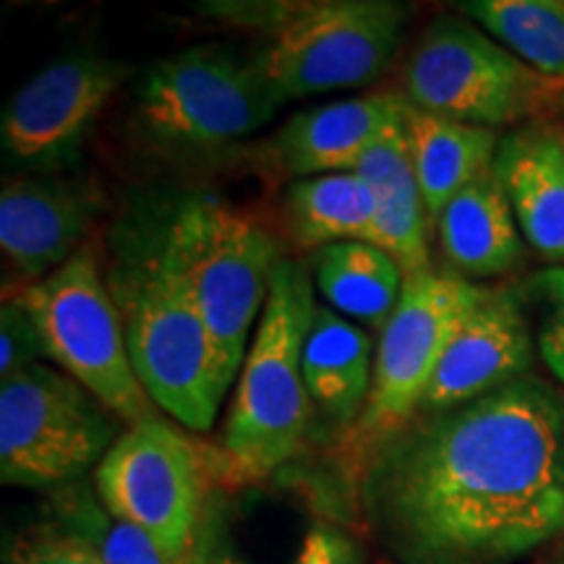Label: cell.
Masks as SVG:
<instances>
[{
  "instance_id": "10",
  "label": "cell",
  "mask_w": 564,
  "mask_h": 564,
  "mask_svg": "<svg viewBox=\"0 0 564 564\" xmlns=\"http://www.w3.org/2000/svg\"><path fill=\"white\" fill-rule=\"evenodd\" d=\"M280 105L253 55L199 45L154 63L141 84L139 118L160 144L217 150L270 123Z\"/></svg>"
},
{
  "instance_id": "14",
  "label": "cell",
  "mask_w": 564,
  "mask_h": 564,
  "mask_svg": "<svg viewBox=\"0 0 564 564\" xmlns=\"http://www.w3.org/2000/svg\"><path fill=\"white\" fill-rule=\"evenodd\" d=\"M95 186L66 178H17L0 192V249L24 288L45 280L79 251L95 223Z\"/></svg>"
},
{
  "instance_id": "8",
  "label": "cell",
  "mask_w": 564,
  "mask_h": 564,
  "mask_svg": "<svg viewBox=\"0 0 564 564\" xmlns=\"http://www.w3.org/2000/svg\"><path fill=\"white\" fill-rule=\"evenodd\" d=\"M116 440V415L63 371L34 364L0 379L6 486L61 489L79 481Z\"/></svg>"
},
{
  "instance_id": "1",
  "label": "cell",
  "mask_w": 564,
  "mask_h": 564,
  "mask_svg": "<svg viewBox=\"0 0 564 564\" xmlns=\"http://www.w3.org/2000/svg\"><path fill=\"white\" fill-rule=\"evenodd\" d=\"M371 531L403 564H507L564 531V405L523 377L419 413L358 468Z\"/></svg>"
},
{
  "instance_id": "9",
  "label": "cell",
  "mask_w": 564,
  "mask_h": 564,
  "mask_svg": "<svg viewBox=\"0 0 564 564\" xmlns=\"http://www.w3.org/2000/svg\"><path fill=\"white\" fill-rule=\"evenodd\" d=\"M484 293L486 285L432 267L405 278L398 306L379 333L369 400L350 429L358 468L377 444L415 419L444 350Z\"/></svg>"
},
{
  "instance_id": "15",
  "label": "cell",
  "mask_w": 564,
  "mask_h": 564,
  "mask_svg": "<svg viewBox=\"0 0 564 564\" xmlns=\"http://www.w3.org/2000/svg\"><path fill=\"white\" fill-rule=\"evenodd\" d=\"M494 175L535 253L564 267V121L525 123L499 139Z\"/></svg>"
},
{
  "instance_id": "20",
  "label": "cell",
  "mask_w": 564,
  "mask_h": 564,
  "mask_svg": "<svg viewBox=\"0 0 564 564\" xmlns=\"http://www.w3.org/2000/svg\"><path fill=\"white\" fill-rule=\"evenodd\" d=\"M403 129L423 204L434 228L442 209L463 188L494 171L502 137L491 129H478V126L415 110L411 105L403 108Z\"/></svg>"
},
{
  "instance_id": "6",
  "label": "cell",
  "mask_w": 564,
  "mask_h": 564,
  "mask_svg": "<svg viewBox=\"0 0 564 564\" xmlns=\"http://www.w3.org/2000/svg\"><path fill=\"white\" fill-rule=\"evenodd\" d=\"M207 322L230 384L249 352V335L270 299L278 243L228 204L194 196L183 202L160 238Z\"/></svg>"
},
{
  "instance_id": "18",
  "label": "cell",
  "mask_w": 564,
  "mask_h": 564,
  "mask_svg": "<svg viewBox=\"0 0 564 564\" xmlns=\"http://www.w3.org/2000/svg\"><path fill=\"white\" fill-rule=\"evenodd\" d=\"M434 228L444 259L465 280L499 278L523 262V232L494 171L463 188Z\"/></svg>"
},
{
  "instance_id": "4",
  "label": "cell",
  "mask_w": 564,
  "mask_h": 564,
  "mask_svg": "<svg viewBox=\"0 0 564 564\" xmlns=\"http://www.w3.org/2000/svg\"><path fill=\"white\" fill-rule=\"evenodd\" d=\"M215 13L267 34L253 61L282 105L377 82L403 42L408 19L405 6L390 0L217 6Z\"/></svg>"
},
{
  "instance_id": "13",
  "label": "cell",
  "mask_w": 564,
  "mask_h": 564,
  "mask_svg": "<svg viewBox=\"0 0 564 564\" xmlns=\"http://www.w3.org/2000/svg\"><path fill=\"white\" fill-rule=\"evenodd\" d=\"M531 364L533 333L523 301L510 288H486L444 350L419 413L474 403L528 377Z\"/></svg>"
},
{
  "instance_id": "27",
  "label": "cell",
  "mask_w": 564,
  "mask_h": 564,
  "mask_svg": "<svg viewBox=\"0 0 564 564\" xmlns=\"http://www.w3.org/2000/svg\"><path fill=\"white\" fill-rule=\"evenodd\" d=\"M47 358L40 329L13 295H6L0 308V379Z\"/></svg>"
},
{
  "instance_id": "16",
  "label": "cell",
  "mask_w": 564,
  "mask_h": 564,
  "mask_svg": "<svg viewBox=\"0 0 564 564\" xmlns=\"http://www.w3.org/2000/svg\"><path fill=\"white\" fill-rule=\"evenodd\" d=\"M400 116V95H366L322 105L280 126L272 139V158L299 181L352 173Z\"/></svg>"
},
{
  "instance_id": "25",
  "label": "cell",
  "mask_w": 564,
  "mask_h": 564,
  "mask_svg": "<svg viewBox=\"0 0 564 564\" xmlns=\"http://www.w3.org/2000/svg\"><path fill=\"white\" fill-rule=\"evenodd\" d=\"M6 564H102L82 539L45 523L13 535L6 549Z\"/></svg>"
},
{
  "instance_id": "3",
  "label": "cell",
  "mask_w": 564,
  "mask_h": 564,
  "mask_svg": "<svg viewBox=\"0 0 564 564\" xmlns=\"http://www.w3.org/2000/svg\"><path fill=\"white\" fill-rule=\"evenodd\" d=\"M108 285L131 366L154 408L192 432H209L232 384L207 322L162 246L123 253Z\"/></svg>"
},
{
  "instance_id": "28",
  "label": "cell",
  "mask_w": 564,
  "mask_h": 564,
  "mask_svg": "<svg viewBox=\"0 0 564 564\" xmlns=\"http://www.w3.org/2000/svg\"><path fill=\"white\" fill-rule=\"evenodd\" d=\"M293 564H364V556L352 539L333 525H316L295 554Z\"/></svg>"
},
{
  "instance_id": "21",
  "label": "cell",
  "mask_w": 564,
  "mask_h": 564,
  "mask_svg": "<svg viewBox=\"0 0 564 564\" xmlns=\"http://www.w3.org/2000/svg\"><path fill=\"white\" fill-rule=\"evenodd\" d=\"M314 288L340 316L382 333L398 306L405 274L373 243H333L314 251Z\"/></svg>"
},
{
  "instance_id": "5",
  "label": "cell",
  "mask_w": 564,
  "mask_h": 564,
  "mask_svg": "<svg viewBox=\"0 0 564 564\" xmlns=\"http://www.w3.org/2000/svg\"><path fill=\"white\" fill-rule=\"evenodd\" d=\"M400 100L478 129H520L562 108L564 82L549 79L460 17L423 30L400 70Z\"/></svg>"
},
{
  "instance_id": "2",
  "label": "cell",
  "mask_w": 564,
  "mask_h": 564,
  "mask_svg": "<svg viewBox=\"0 0 564 564\" xmlns=\"http://www.w3.org/2000/svg\"><path fill=\"white\" fill-rule=\"evenodd\" d=\"M314 312L308 267L280 259L223 426L230 484L262 481L301 449L314 408L303 382V343Z\"/></svg>"
},
{
  "instance_id": "23",
  "label": "cell",
  "mask_w": 564,
  "mask_h": 564,
  "mask_svg": "<svg viewBox=\"0 0 564 564\" xmlns=\"http://www.w3.org/2000/svg\"><path fill=\"white\" fill-rule=\"evenodd\" d=\"M460 11L539 74L564 82V0H470Z\"/></svg>"
},
{
  "instance_id": "22",
  "label": "cell",
  "mask_w": 564,
  "mask_h": 564,
  "mask_svg": "<svg viewBox=\"0 0 564 564\" xmlns=\"http://www.w3.org/2000/svg\"><path fill=\"white\" fill-rule=\"evenodd\" d=\"M288 217L295 241L312 249L333 243H373V196L358 173L301 178L288 188Z\"/></svg>"
},
{
  "instance_id": "17",
  "label": "cell",
  "mask_w": 564,
  "mask_h": 564,
  "mask_svg": "<svg viewBox=\"0 0 564 564\" xmlns=\"http://www.w3.org/2000/svg\"><path fill=\"white\" fill-rule=\"evenodd\" d=\"M352 173L361 175L373 196V215H377L373 246L390 253L405 278L429 270L432 220L408 152L403 116L366 152Z\"/></svg>"
},
{
  "instance_id": "7",
  "label": "cell",
  "mask_w": 564,
  "mask_h": 564,
  "mask_svg": "<svg viewBox=\"0 0 564 564\" xmlns=\"http://www.w3.org/2000/svg\"><path fill=\"white\" fill-rule=\"evenodd\" d=\"M37 324L51 361L95 394L126 426L154 419V403L133 371L123 322L97 253L82 246L45 280L11 288Z\"/></svg>"
},
{
  "instance_id": "11",
  "label": "cell",
  "mask_w": 564,
  "mask_h": 564,
  "mask_svg": "<svg viewBox=\"0 0 564 564\" xmlns=\"http://www.w3.org/2000/svg\"><path fill=\"white\" fill-rule=\"evenodd\" d=\"M95 491L112 518L144 531L175 560L192 556L204 470L186 434L160 415L112 442L95 468Z\"/></svg>"
},
{
  "instance_id": "26",
  "label": "cell",
  "mask_w": 564,
  "mask_h": 564,
  "mask_svg": "<svg viewBox=\"0 0 564 564\" xmlns=\"http://www.w3.org/2000/svg\"><path fill=\"white\" fill-rule=\"evenodd\" d=\"M533 293L539 295V345L546 369L564 382V267H546L531 280Z\"/></svg>"
},
{
  "instance_id": "30",
  "label": "cell",
  "mask_w": 564,
  "mask_h": 564,
  "mask_svg": "<svg viewBox=\"0 0 564 564\" xmlns=\"http://www.w3.org/2000/svg\"><path fill=\"white\" fill-rule=\"evenodd\" d=\"M560 110H562V116H564V100H562V108Z\"/></svg>"
},
{
  "instance_id": "29",
  "label": "cell",
  "mask_w": 564,
  "mask_h": 564,
  "mask_svg": "<svg viewBox=\"0 0 564 564\" xmlns=\"http://www.w3.org/2000/svg\"><path fill=\"white\" fill-rule=\"evenodd\" d=\"M207 564H246V562L238 560V556H232V554H217V556H212Z\"/></svg>"
},
{
  "instance_id": "24",
  "label": "cell",
  "mask_w": 564,
  "mask_h": 564,
  "mask_svg": "<svg viewBox=\"0 0 564 564\" xmlns=\"http://www.w3.org/2000/svg\"><path fill=\"white\" fill-rule=\"evenodd\" d=\"M53 525L82 539L102 564H194L165 554L139 528L112 518L87 484L61 486L51 499Z\"/></svg>"
},
{
  "instance_id": "12",
  "label": "cell",
  "mask_w": 564,
  "mask_h": 564,
  "mask_svg": "<svg viewBox=\"0 0 564 564\" xmlns=\"http://www.w3.org/2000/svg\"><path fill=\"white\" fill-rule=\"evenodd\" d=\"M126 76L123 63L100 55H70L42 68L6 102V158L37 173L68 165Z\"/></svg>"
},
{
  "instance_id": "19",
  "label": "cell",
  "mask_w": 564,
  "mask_h": 564,
  "mask_svg": "<svg viewBox=\"0 0 564 564\" xmlns=\"http://www.w3.org/2000/svg\"><path fill=\"white\" fill-rule=\"evenodd\" d=\"M373 352L366 329L329 306H316L303 343V382L316 411L345 432L356 426L369 400Z\"/></svg>"
}]
</instances>
